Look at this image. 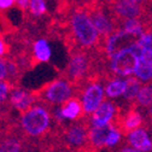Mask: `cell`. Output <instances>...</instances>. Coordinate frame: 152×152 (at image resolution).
<instances>
[{
    "mask_svg": "<svg viewBox=\"0 0 152 152\" xmlns=\"http://www.w3.org/2000/svg\"><path fill=\"white\" fill-rule=\"evenodd\" d=\"M120 152H140V151L133 148V147H124V148H122Z\"/></svg>",
    "mask_w": 152,
    "mask_h": 152,
    "instance_id": "32",
    "label": "cell"
},
{
    "mask_svg": "<svg viewBox=\"0 0 152 152\" xmlns=\"http://www.w3.org/2000/svg\"><path fill=\"white\" fill-rule=\"evenodd\" d=\"M127 1L134 3V4H140V3H142V1H144V0H127Z\"/></svg>",
    "mask_w": 152,
    "mask_h": 152,
    "instance_id": "33",
    "label": "cell"
},
{
    "mask_svg": "<svg viewBox=\"0 0 152 152\" xmlns=\"http://www.w3.org/2000/svg\"><path fill=\"white\" fill-rule=\"evenodd\" d=\"M141 82L137 79V77H129L126 80V89H124V94L123 98L127 102H134L138 97V93L141 88Z\"/></svg>",
    "mask_w": 152,
    "mask_h": 152,
    "instance_id": "20",
    "label": "cell"
},
{
    "mask_svg": "<svg viewBox=\"0 0 152 152\" xmlns=\"http://www.w3.org/2000/svg\"><path fill=\"white\" fill-rule=\"evenodd\" d=\"M135 103L141 107L152 110V85H145L140 88Z\"/></svg>",
    "mask_w": 152,
    "mask_h": 152,
    "instance_id": "21",
    "label": "cell"
},
{
    "mask_svg": "<svg viewBox=\"0 0 152 152\" xmlns=\"http://www.w3.org/2000/svg\"><path fill=\"white\" fill-rule=\"evenodd\" d=\"M124 89H126V80L116 77L107 82L105 87V94L109 98H118L124 94Z\"/></svg>",
    "mask_w": 152,
    "mask_h": 152,
    "instance_id": "19",
    "label": "cell"
},
{
    "mask_svg": "<svg viewBox=\"0 0 152 152\" xmlns=\"http://www.w3.org/2000/svg\"><path fill=\"white\" fill-rule=\"evenodd\" d=\"M88 134V121L81 120L80 122H76L75 124L69 126L64 130V139L66 145L70 148L75 150V152H86L87 147H91Z\"/></svg>",
    "mask_w": 152,
    "mask_h": 152,
    "instance_id": "5",
    "label": "cell"
},
{
    "mask_svg": "<svg viewBox=\"0 0 152 152\" xmlns=\"http://www.w3.org/2000/svg\"><path fill=\"white\" fill-rule=\"evenodd\" d=\"M89 69L91 66H89L88 56L83 52L76 51L71 56V59L68 64V69H66L68 81L71 85L77 83L79 81H83Z\"/></svg>",
    "mask_w": 152,
    "mask_h": 152,
    "instance_id": "7",
    "label": "cell"
},
{
    "mask_svg": "<svg viewBox=\"0 0 152 152\" xmlns=\"http://www.w3.org/2000/svg\"><path fill=\"white\" fill-rule=\"evenodd\" d=\"M72 85L68 80L59 79L47 83L44 88H41L39 92V99H42L52 105H63L72 98Z\"/></svg>",
    "mask_w": 152,
    "mask_h": 152,
    "instance_id": "3",
    "label": "cell"
},
{
    "mask_svg": "<svg viewBox=\"0 0 152 152\" xmlns=\"http://www.w3.org/2000/svg\"><path fill=\"white\" fill-rule=\"evenodd\" d=\"M9 100L15 109L23 113L24 111H27L29 107L33 106L35 102V97L30 92H27L22 88H13L10 93Z\"/></svg>",
    "mask_w": 152,
    "mask_h": 152,
    "instance_id": "14",
    "label": "cell"
},
{
    "mask_svg": "<svg viewBox=\"0 0 152 152\" xmlns=\"http://www.w3.org/2000/svg\"><path fill=\"white\" fill-rule=\"evenodd\" d=\"M70 27L75 42L81 47L92 50L100 46V35L86 10H77L72 13L70 18Z\"/></svg>",
    "mask_w": 152,
    "mask_h": 152,
    "instance_id": "1",
    "label": "cell"
},
{
    "mask_svg": "<svg viewBox=\"0 0 152 152\" xmlns=\"http://www.w3.org/2000/svg\"><path fill=\"white\" fill-rule=\"evenodd\" d=\"M112 127H113V124H109L105 127H92V128H89V134H88L89 146L93 150L105 147L107 137L110 134Z\"/></svg>",
    "mask_w": 152,
    "mask_h": 152,
    "instance_id": "17",
    "label": "cell"
},
{
    "mask_svg": "<svg viewBox=\"0 0 152 152\" xmlns=\"http://www.w3.org/2000/svg\"><path fill=\"white\" fill-rule=\"evenodd\" d=\"M7 77V65L6 61L0 58V81H4V79Z\"/></svg>",
    "mask_w": 152,
    "mask_h": 152,
    "instance_id": "28",
    "label": "cell"
},
{
    "mask_svg": "<svg viewBox=\"0 0 152 152\" xmlns=\"http://www.w3.org/2000/svg\"><path fill=\"white\" fill-rule=\"evenodd\" d=\"M122 30L132 34V35H135L138 37H140L145 31V23L141 22V20H128L124 21L122 23Z\"/></svg>",
    "mask_w": 152,
    "mask_h": 152,
    "instance_id": "22",
    "label": "cell"
},
{
    "mask_svg": "<svg viewBox=\"0 0 152 152\" xmlns=\"http://www.w3.org/2000/svg\"><path fill=\"white\" fill-rule=\"evenodd\" d=\"M0 144H1V139H0Z\"/></svg>",
    "mask_w": 152,
    "mask_h": 152,
    "instance_id": "35",
    "label": "cell"
},
{
    "mask_svg": "<svg viewBox=\"0 0 152 152\" xmlns=\"http://www.w3.org/2000/svg\"><path fill=\"white\" fill-rule=\"evenodd\" d=\"M21 127L29 137H41L51 127V113L45 106L33 105L22 113Z\"/></svg>",
    "mask_w": 152,
    "mask_h": 152,
    "instance_id": "2",
    "label": "cell"
},
{
    "mask_svg": "<svg viewBox=\"0 0 152 152\" xmlns=\"http://www.w3.org/2000/svg\"><path fill=\"white\" fill-rule=\"evenodd\" d=\"M103 99L104 88L99 82L93 81L89 85H87L86 89L82 92L81 96V104L86 115H89V113H93L96 111L103 103Z\"/></svg>",
    "mask_w": 152,
    "mask_h": 152,
    "instance_id": "10",
    "label": "cell"
},
{
    "mask_svg": "<svg viewBox=\"0 0 152 152\" xmlns=\"http://www.w3.org/2000/svg\"><path fill=\"white\" fill-rule=\"evenodd\" d=\"M150 22H151V24H152V13H151V17H150Z\"/></svg>",
    "mask_w": 152,
    "mask_h": 152,
    "instance_id": "34",
    "label": "cell"
},
{
    "mask_svg": "<svg viewBox=\"0 0 152 152\" xmlns=\"http://www.w3.org/2000/svg\"><path fill=\"white\" fill-rule=\"evenodd\" d=\"M28 9L30 13L35 17H40L47 12V6L45 4V0H30Z\"/></svg>",
    "mask_w": 152,
    "mask_h": 152,
    "instance_id": "24",
    "label": "cell"
},
{
    "mask_svg": "<svg viewBox=\"0 0 152 152\" xmlns=\"http://www.w3.org/2000/svg\"><path fill=\"white\" fill-rule=\"evenodd\" d=\"M144 123V118L142 115L135 109H130L128 112H126L123 117H117L116 121H113V126H115L122 134L129 133L139 129Z\"/></svg>",
    "mask_w": 152,
    "mask_h": 152,
    "instance_id": "12",
    "label": "cell"
},
{
    "mask_svg": "<svg viewBox=\"0 0 152 152\" xmlns=\"http://www.w3.org/2000/svg\"><path fill=\"white\" fill-rule=\"evenodd\" d=\"M138 36L132 35L122 29H118L105 40V54L107 57H112L113 54L123 50L130 48L138 42Z\"/></svg>",
    "mask_w": 152,
    "mask_h": 152,
    "instance_id": "6",
    "label": "cell"
},
{
    "mask_svg": "<svg viewBox=\"0 0 152 152\" xmlns=\"http://www.w3.org/2000/svg\"><path fill=\"white\" fill-rule=\"evenodd\" d=\"M141 51L142 53L134 71V76L140 82H148L152 80V51Z\"/></svg>",
    "mask_w": 152,
    "mask_h": 152,
    "instance_id": "15",
    "label": "cell"
},
{
    "mask_svg": "<svg viewBox=\"0 0 152 152\" xmlns=\"http://www.w3.org/2000/svg\"><path fill=\"white\" fill-rule=\"evenodd\" d=\"M128 142L133 148L140 152H148L152 151V140L148 137V133L144 128H139L130 132L128 134Z\"/></svg>",
    "mask_w": 152,
    "mask_h": 152,
    "instance_id": "16",
    "label": "cell"
},
{
    "mask_svg": "<svg viewBox=\"0 0 152 152\" xmlns=\"http://www.w3.org/2000/svg\"><path fill=\"white\" fill-rule=\"evenodd\" d=\"M29 1L30 0H15V4L21 10H27L29 7Z\"/></svg>",
    "mask_w": 152,
    "mask_h": 152,
    "instance_id": "31",
    "label": "cell"
},
{
    "mask_svg": "<svg viewBox=\"0 0 152 152\" xmlns=\"http://www.w3.org/2000/svg\"><path fill=\"white\" fill-rule=\"evenodd\" d=\"M83 115H85V111H83L81 102L76 98H71L65 104H63L62 107L56 110L54 118L58 122H64L65 120L76 121L81 117H85Z\"/></svg>",
    "mask_w": 152,
    "mask_h": 152,
    "instance_id": "11",
    "label": "cell"
},
{
    "mask_svg": "<svg viewBox=\"0 0 152 152\" xmlns=\"http://www.w3.org/2000/svg\"><path fill=\"white\" fill-rule=\"evenodd\" d=\"M137 45L144 51H152V29H146V31L138 39Z\"/></svg>",
    "mask_w": 152,
    "mask_h": 152,
    "instance_id": "25",
    "label": "cell"
},
{
    "mask_svg": "<svg viewBox=\"0 0 152 152\" xmlns=\"http://www.w3.org/2000/svg\"><path fill=\"white\" fill-rule=\"evenodd\" d=\"M7 51H9V46H7V44L5 42L4 37L0 35V57L5 56V54L7 53Z\"/></svg>",
    "mask_w": 152,
    "mask_h": 152,
    "instance_id": "29",
    "label": "cell"
},
{
    "mask_svg": "<svg viewBox=\"0 0 152 152\" xmlns=\"http://www.w3.org/2000/svg\"><path fill=\"white\" fill-rule=\"evenodd\" d=\"M0 152H22V144L15 138H7L0 144Z\"/></svg>",
    "mask_w": 152,
    "mask_h": 152,
    "instance_id": "23",
    "label": "cell"
},
{
    "mask_svg": "<svg viewBox=\"0 0 152 152\" xmlns=\"http://www.w3.org/2000/svg\"><path fill=\"white\" fill-rule=\"evenodd\" d=\"M116 118V106L111 102H103L92 113V127H105L112 124Z\"/></svg>",
    "mask_w": 152,
    "mask_h": 152,
    "instance_id": "13",
    "label": "cell"
},
{
    "mask_svg": "<svg viewBox=\"0 0 152 152\" xmlns=\"http://www.w3.org/2000/svg\"><path fill=\"white\" fill-rule=\"evenodd\" d=\"M121 138H122V133L115 126H113L111 132H110V134H109V137H107L105 147H113V146H116L120 142Z\"/></svg>",
    "mask_w": 152,
    "mask_h": 152,
    "instance_id": "26",
    "label": "cell"
},
{
    "mask_svg": "<svg viewBox=\"0 0 152 152\" xmlns=\"http://www.w3.org/2000/svg\"><path fill=\"white\" fill-rule=\"evenodd\" d=\"M11 93V85L6 81H0V104L6 102Z\"/></svg>",
    "mask_w": 152,
    "mask_h": 152,
    "instance_id": "27",
    "label": "cell"
},
{
    "mask_svg": "<svg viewBox=\"0 0 152 152\" xmlns=\"http://www.w3.org/2000/svg\"><path fill=\"white\" fill-rule=\"evenodd\" d=\"M112 15L113 20L117 21H128V20H141L145 16V11L142 6L139 4H134L127 0H112Z\"/></svg>",
    "mask_w": 152,
    "mask_h": 152,
    "instance_id": "8",
    "label": "cell"
},
{
    "mask_svg": "<svg viewBox=\"0 0 152 152\" xmlns=\"http://www.w3.org/2000/svg\"><path fill=\"white\" fill-rule=\"evenodd\" d=\"M91 20L94 24V27H96L97 31L99 33L100 37H104V39L106 40L107 37L113 33V30H115V21L112 20V18H110L107 16V13L104 12V10L98 6V5H92L88 7L87 10Z\"/></svg>",
    "mask_w": 152,
    "mask_h": 152,
    "instance_id": "9",
    "label": "cell"
},
{
    "mask_svg": "<svg viewBox=\"0 0 152 152\" xmlns=\"http://www.w3.org/2000/svg\"><path fill=\"white\" fill-rule=\"evenodd\" d=\"M15 5V0H0V10H7Z\"/></svg>",
    "mask_w": 152,
    "mask_h": 152,
    "instance_id": "30",
    "label": "cell"
},
{
    "mask_svg": "<svg viewBox=\"0 0 152 152\" xmlns=\"http://www.w3.org/2000/svg\"><path fill=\"white\" fill-rule=\"evenodd\" d=\"M139 63V53L135 45L110 57V70L117 76H129L134 74Z\"/></svg>",
    "mask_w": 152,
    "mask_h": 152,
    "instance_id": "4",
    "label": "cell"
},
{
    "mask_svg": "<svg viewBox=\"0 0 152 152\" xmlns=\"http://www.w3.org/2000/svg\"><path fill=\"white\" fill-rule=\"evenodd\" d=\"M52 50L46 39H39L33 44V57L36 63H46L51 59Z\"/></svg>",
    "mask_w": 152,
    "mask_h": 152,
    "instance_id": "18",
    "label": "cell"
}]
</instances>
